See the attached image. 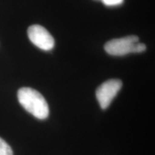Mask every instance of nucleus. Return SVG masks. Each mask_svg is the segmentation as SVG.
Here are the masks:
<instances>
[{"label":"nucleus","mask_w":155,"mask_h":155,"mask_svg":"<svg viewBox=\"0 0 155 155\" xmlns=\"http://www.w3.org/2000/svg\"><path fill=\"white\" fill-rule=\"evenodd\" d=\"M19 104L29 113L39 119H45L49 115V107L45 98L33 88L24 87L17 93Z\"/></svg>","instance_id":"1"},{"label":"nucleus","mask_w":155,"mask_h":155,"mask_svg":"<svg viewBox=\"0 0 155 155\" xmlns=\"http://www.w3.org/2000/svg\"><path fill=\"white\" fill-rule=\"evenodd\" d=\"M104 49L109 55L123 56L129 53H140L146 50L144 43L139 42V38L136 35H129L125 38L113 39L106 42Z\"/></svg>","instance_id":"2"},{"label":"nucleus","mask_w":155,"mask_h":155,"mask_svg":"<svg viewBox=\"0 0 155 155\" xmlns=\"http://www.w3.org/2000/svg\"><path fill=\"white\" fill-rule=\"evenodd\" d=\"M122 82L119 79H111L97 88L96 98L102 109H106L121 88Z\"/></svg>","instance_id":"3"},{"label":"nucleus","mask_w":155,"mask_h":155,"mask_svg":"<svg viewBox=\"0 0 155 155\" xmlns=\"http://www.w3.org/2000/svg\"><path fill=\"white\" fill-rule=\"evenodd\" d=\"M28 35L31 42L40 49L49 51L55 46V40L48 31L38 25L30 26L28 30Z\"/></svg>","instance_id":"4"},{"label":"nucleus","mask_w":155,"mask_h":155,"mask_svg":"<svg viewBox=\"0 0 155 155\" xmlns=\"http://www.w3.org/2000/svg\"><path fill=\"white\" fill-rule=\"evenodd\" d=\"M0 155H13L10 146L2 138H0Z\"/></svg>","instance_id":"5"},{"label":"nucleus","mask_w":155,"mask_h":155,"mask_svg":"<svg viewBox=\"0 0 155 155\" xmlns=\"http://www.w3.org/2000/svg\"><path fill=\"white\" fill-rule=\"evenodd\" d=\"M106 6L108 7H114V6H119L124 3V0H101Z\"/></svg>","instance_id":"6"}]
</instances>
